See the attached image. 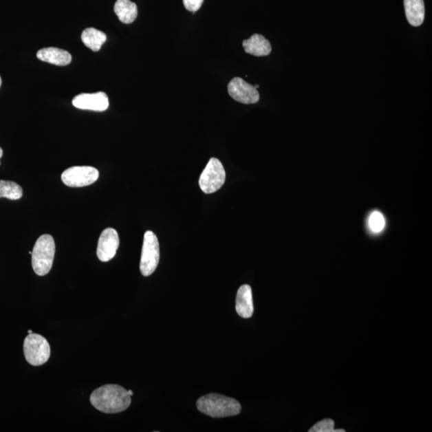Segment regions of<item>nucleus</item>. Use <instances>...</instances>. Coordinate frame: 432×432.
<instances>
[{
    "instance_id": "nucleus-1",
    "label": "nucleus",
    "mask_w": 432,
    "mask_h": 432,
    "mask_svg": "<svg viewBox=\"0 0 432 432\" xmlns=\"http://www.w3.org/2000/svg\"><path fill=\"white\" fill-rule=\"evenodd\" d=\"M90 402L104 413L115 414L129 409L131 396L124 387L116 385H107L92 392Z\"/></svg>"
},
{
    "instance_id": "nucleus-2",
    "label": "nucleus",
    "mask_w": 432,
    "mask_h": 432,
    "mask_svg": "<svg viewBox=\"0 0 432 432\" xmlns=\"http://www.w3.org/2000/svg\"><path fill=\"white\" fill-rule=\"evenodd\" d=\"M196 406L200 412L213 418L237 415L241 411V405L237 400L219 394H208L200 397Z\"/></svg>"
},
{
    "instance_id": "nucleus-3",
    "label": "nucleus",
    "mask_w": 432,
    "mask_h": 432,
    "mask_svg": "<svg viewBox=\"0 0 432 432\" xmlns=\"http://www.w3.org/2000/svg\"><path fill=\"white\" fill-rule=\"evenodd\" d=\"M55 254L56 244L52 235H41L37 239L32 253V268L38 276L44 277L50 272Z\"/></svg>"
},
{
    "instance_id": "nucleus-4",
    "label": "nucleus",
    "mask_w": 432,
    "mask_h": 432,
    "mask_svg": "<svg viewBox=\"0 0 432 432\" xmlns=\"http://www.w3.org/2000/svg\"><path fill=\"white\" fill-rule=\"evenodd\" d=\"M24 356L32 366L47 363L51 356L50 345L45 338L38 334H28L23 343Z\"/></svg>"
},
{
    "instance_id": "nucleus-5",
    "label": "nucleus",
    "mask_w": 432,
    "mask_h": 432,
    "mask_svg": "<svg viewBox=\"0 0 432 432\" xmlns=\"http://www.w3.org/2000/svg\"><path fill=\"white\" fill-rule=\"evenodd\" d=\"M160 252L158 238L151 230H147L144 237L140 259V272L144 277L153 274L160 262Z\"/></svg>"
},
{
    "instance_id": "nucleus-6",
    "label": "nucleus",
    "mask_w": 432,
    "mask_h": 432,
    "mask_svg": "<svg viewBox=\"0 0 432 432\" xmlns=\"http://www.w3.org/2000/svg\"><path fill=\"white\" fill-rule=\"evenodd\" d=\"M226 173L221 162L212 158L201 174L199 184L206 194H213L217 191L225 183Z\"/></svg>"
},
{
    "instance_id": "nucleus-7",
    "label": "nucleus",
    "mask_w": 432,
    "mask_h": 432,
    "mask_svg": "<svg viewBox=\"0 0 432 432\" xmlns=\"http://www.w3.org/2000/svg\"><path fill=\"white\" fill-rule=\"evenodd\" d=\"M100 173L89 166H76L63 171L61 175L63 184L71 188H83L96 183Z\"/></svg>"
},
{
    "instance_id": "nucleus-8",
    "label": "nucleus",
    "mask_w": 432,
    "mask_h": 432,
    "mask_svg": "<svg viewBox=\"0 0 432 432\" xmlns=\"http://www.w3.org/2000/svg\"><path fill=\"white\" fill-rule=\"evenodd\" d=\"M228 90L230 97L241 104L253 105L259 100V93L257 88L242 78L235 77L230 80Z\"/></svg>"
},
{
    "instance_id": "nucleus-9",
    "label": "nucleus",
    "mask_w": 432,
    "mask_h": 432,
    "mask_svg": "<svg viewBox=\"0 0 432 432\" xmlns=\"http://www.w3.org/2000/svg\"><path fill=\"white\" fill-rule=\"evenodd\" d=\"M120 246L119 234L114 228L102 230L98 242L97 257L101 262H108L116 257Z\"/></svg>"
},
{
    "instance_id": "nucleus-10",
    "label": "nucleus",
    "mask_w": 432,
    "mask_h": 432,
    "mask_svg": "<svg viewBox=\"0 0 432 432\" xmlns=\"http://www.w3.org/2000/svg\"><path fill=\"white\" fill-rule=\"evenodd\" d=\"M72 105L81 110L104 111L109 107V100L106 93L102 91L93 93V94L83 93L74 98Z\"/></svg>"
},
{
    "instance_id": "nucleus-11",
    "label": "nucleus",
    "mask_w": 432,
    "mask_h": 432,
    "mask_svg": "<svg viewBox=\"0 0 432 432\" xmlns=\"http://www.w3.org/2000/svg\"><path fill=\"white\" fill-rule=\"evenodd\" d=\"M36 56L39 60L57 66L70 65L72 60L69 52L57 47L43 48L37 52Z\"/></svg>"
},
{
    "instance_id": "nucleus-12",
    "label": "nucleus",
    "mask_w": 432,
    "mask_h": 432,
    "mask_svg": "<svg viewBox=\"0 0 432 432\" xmlns=\"http://www.w3.org/2000/svg\"><path fill=\"white\" fill-rule=\"evenodd\" d=\"M237 312L240 317L251 318L254 312L252 288L244 284L238 290L237 296Z\"/></svg>"
},
{
    "instance_id": "nucleus-13",
    "label": "nucleus",
    "mask_w": 432,
    "mask_h": 432,
    "mask_svg": "<svg viewBox=\"0 0 432 432\" xmlns=\"http://www.w3.org/2000/svg\"><path fill=\"white\" fill-rule=\"evenodd\" d=\"M244 51L255 56H266L272 52L271 43L263 36L255 34L243 42Z\"/></svg>"
},
{
    "instance_id": "nucleus-14",
    "label": "nucleus",
    "mask_w": 432,
    "mask_h": 432,
    "mask_svg": "<svg viewBox=\"0 0 432 432\" xmlns=\"http://www.w3.org/2000/svg\"><path fill=\"white\" fill-rule=\"evenodd\" d=\"M405 13L411 25L419 27L424 21V0H404Z\"/></svg>"
},
{
    "instance_id": "nucleus-15",
    "label": "nucleus",
    "mask_w": 432,
    "mask_h": 432,
    "mask_svg": "<svg viewBox=\"0 0 432 432\" xmlns=\"http://www.w3.org/2000/svg\"><path fill=\"white\" fill-rule=\"evenodd\" d=\"M114 12L120 21L127 24L133 23L138 16V8L131 0H117Z\"/></svg>"
},
{
    "instance_id": "nucleus-16",
    "label": "nucleus",
    "mask_w": 432,
    "mask_h": 432,
    "mask_svg": "<svg viewBox=\"0 0 432 432\" xmlns=\"http://www.w3.org/2000/svg\"><path fill=\"white\" fill-rule=\"evenodd\" d=\"M81 39L83 43L93 52H98L107 41L106 34L94 28H86L83 32Z\"/></svg>"
},
{
    "instance_id": "nucleus-17",
    "label": "nucleus",
    "mask_w": 432,
    "mask_h": 432,
    "mask_svg": "<svg viewBox=\"0 0 432 432\" xmlns=\"http://www.w3.org/2000/svg\"><path fill=\"white\" fill-rule=\"evenodd\" d=\"M23 188L12 181L0 180V198L18 200L22 198Z\"/></svg>"
},
{
    "instance_id": "nucleus-18",
    "label": "nucleus",
    "mask_w": 432,
    "mask_h": 432,
    "mask_svg": "<svg viewBox=\"0 0 432 432\" xmlns=\"http://www.w3.org/2000/svg\"><path fill=\"white\" fill-rule=\"evenodd\" d=\"M368 227L372 233L379 234L385 228L386 221L384 215L375 210L373 212L367 221Z\"/></svg>"
},
{
    "instance_id": "nucleus-19",
    "label": "nucleus",
    "mask_w": 432,
    "mask_h": 432,
    "mask_svg": "<svg viewBox=\"0 0 432 432\" xmlns=\"http://www.w3.org/2000/svg\"><path fill=\"white\" fill-rule=\"evenodd\" d=\"M335 422L331 419L323 420L312 426L309 432H345V430H335Z\"/></svg>"
},
{
    "instance_id": "nucleus-20",
    "label": "nucleus",
    "mask_w": 432,
    "mask_h": 432,
    "mask_svg": "<svg viewBox=\"0 0 432 432\" xmlns=\"http://www.w3.org/2000/svg\"><path fill=\"white\" fill-rule=\"evenodd\" d=\"M204 1V0H183L185 8L193 13L199 11Z\"/></svg>"
},
{
    "instance_id": "nucleus-21",
    "label": "nucleus",
    "mask_w": 432,
    "mask_h": 432,
    "mask_svg": "<svg viewBox=\"0 0 432 432\" xmlns=\"http://www.w3.org/2000/svg\"><path fill=\"white\" fill-rule=\"evenodd\" d=\"M3 155V151L1 147H0V160H1ZM0 164H1V162H0Z\"/></svg>"
},
{
    "instance_id": "nucleus-22",
    "label": "nucleus",
    "mask_w": 432,
    "mask_h": 432,
    "mask_svg": "<svg viewBox=\"0 0 432 432\" xmlns=\"http://www.w3.org/2000/svg\"><path fill=\"white\" fill-rule=\"evenodd\" d=\"M129 395H130L131 396H133V394H134V393H133V391H132L131 390H129Z\"/></svg>"
},
{
    "instance_id": "nucleus-23",
    "label": "nucleus",
    "mask_w": 432,
    "mask_h": 432,
    "mask_svg": "<svg viewBox=\"0 0 432 432\" xmlns=\"http://www.w3.org/2000/svg\"><path fill=\"white\" fill-rule=\"evenodd\" d=\"M1 85H2V78L1 77H0V87H1Z\"/></svg>"
},
{
    "instance_id": "nucleus-24",
    "label": "nucleus",
    "mask_w": 432,
    "mask_h": 432,
    "mask_svg": "<svg viewBox=\"0 0 432 432\" xmlns=\"http://www.w3.org/2000/svg\"><path fill=\"white\" fill-rule=\"evenodd\" d=\"M28 333H29V334H32V330H29V331H28Z\"/></svg>"
}]
</instances>
